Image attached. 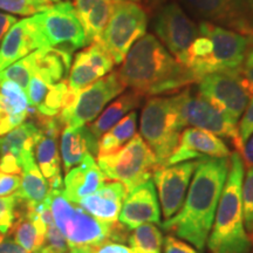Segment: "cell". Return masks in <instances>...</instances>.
<instances>
[{
    "instance_id": "obj_1",
    "label": "cell",
    "mask_w": 253,
    "mask_h": 253,
    "mask_svg": "<svg viewBox=\"0 0 253 253\" xmlns=\"http://www.w3.org/2000/svg\"><path fill=\"white\" fill-rule=\"evenodd\" d=\"M230 170V157L209 158L196 168L182 208L161 224L163 230L203 251L212 227L221 190Z\"/></svg>"
},
{
    "instance_id": "obj_2",
    "label": "cell",
    "mask_w": 253,
    "mask_h": 253,
    "mask_svg": "<svg viewBox=\"0 0 253 253\" xmlns=\"http://www.w3.org/2000/svg\"><path fill=\"white\" fill-rule=\"evenodd\" d=\"M116 72L125 88L143 97L178 94L198 81L191 69L177 61L155 34H145L136 41Z\"/></svg>"
},
{
    "instance_id": "obj_3",
    "label": "cell",
    "mask_w": 253,
    "mask_h": 253,
    "mask_svg": "<svg viewBox=\"0 0 253 253\" xmlns=\"http://www.w3.org/2000/svg\"><path fill=\"white\" fill-rule=\"evenodd\" d=\"M243 179L244 162L238 151H235L230 156V170L208 238L211 253H249L251 250L252 243L243 218Z\"/></svg>"
},
{
    "instance_id": "obj_4",
    "label": "cell",
    "mask_w": 253,
    "mask_h": 253,
    "mask_svg": "<svg viewBox=\"0 0 253 253\" xmlns=\"http://www.w3.org/2000/svg\"><path fill=\"white\" fill-rule=\"evenodd\" d=\"M50 210L55 225L67 240L69 250L96 248L112 240L125 243L128 240L129 230L121 223H104L96 219L81 207L69 202L62 190H49Z\"/></svg>"
},
{
    "instance_id": "obj_5",
    "label": "cell",
    "mask_w": 253,
    "mask_h": 253,
    "mask_svg": "<svg viewBox=\"0 0 253 253\" xmlns=\"http://www.w3.org/2000/svg\"><path fill=\"white\" fill-rule=\"evenodd\" d=\"M182 131L172 96H150L145 101L141 113L140 135L154 151L158 166H163L175 151Z\"/></svg>"
},
{
    "instance_id": "obj_6",
    "label": "cell",
    "mask_w": 253,
    "mask_h": 253,
    "mask_svg": "<svg viewBox=\"0 0 253 253\" xmlns=\"http://www.w3.org/2000/svg\"><path fill=\"white\" fill-rule=\"evenodd\" d=\"M97 166L108 179L120 182L128 194L153 177L158 161L141 135L112 154L97 157Z\"/></svg>"
},
{
    "instance_id": "obj_7",
    "label": "cell",
    "mask_w": 253,
    "mask_h": 253,
    "mask_svg": "<svg viewBox=\"0 0 253 253\" xmlns=\"http://www.w3.org/2000/svg\"><path fill=\"white\" fill-rule=\"evenodd\" d=\"M198 28L199 33L208 37L209 49L204 58L189 66L197 80L211 73L238 71L242 67L251 48L250 38L208 21H202Z\"/></svg>"
},
{
    "instance_id": "obj_8",
    "label": "cell",
    "mask_w": 253,
    "mask_h": 253,
    "mask_svg": "<svg viewBox=\"0 0 253 253\" xmlns=\"http://www.w3.org/2000/svg\"><path fill=\"white\" fill-rule=\"evenodd\" d=\"M30 21L39 40L40 48H56L73 54L87 46L86 36L71 1L58 2L32 15Z\"/></svg>"
},
{
    "instance_id": "obj_9",
    "label": "cell",
    "mask_w": 253,
    "mask_h": 253,
    "mask_svg": "<svg viewBox=\"0 0 253 253\" xmlns=\"http://www.w3.org/2000/svg\"><path fill=\"white\" fill-rule=\"evenodd\" d=\"M173 102L183 129L186 126L203 129L218 137L230 138L236 150H242L237 121L223 113L198 93L194 94L190 87L172 95Z\"/></svg>"
},
{
    "instance_id": "obj_10",
    "label": "cell",
    "mask_w": 253,
    "mask_h": 253,
    "mask_svg": "<svg viewBox=\"0 0 253 253\" xmlns=\"http://www.w3.org/2000/svg\"><path fill=\"white\" fill-rule=\"evenodd\" d=\"M148 20L147 11L138 2H115L112 17L99 41L115 65H120L136 41L145 36Z\"/></svg>"
},
{
    "instance_id": "obj_11",
    "label": "cell",
    "mask_w": 253,
    "mask_h": 253,
    "mask_svg": "<svg viewBox=\"0 0 253 253\" xmlns=\"http://www.w3.org/2000/svg\"><path fill=\"white\" fill-rule=\"evenodd\" d=\"M196 84L197 93L202 97L237 122L253 95L239 69L211 73Z\"/></svg>"
},
{
    "instance_id": "obj_12",
    "label": "cell",
    "mask_w": 253,
    "mask_h": 253,
    "mask_svg": "<svg viewBox=\"0 0 253 253\" xmlns=\"http://www.w3.org/2000/svg\"><path fill=\"white\" fill-rule=\"evenodd\" d=\"M126 88L120 80L118 72H110L80 90L71 106L65 107L56 118L65 126H82L94 121L104 107L119 96Z\"/></svg>"
},
{
    "instance_id": "obj_13",
    "label": "cell",
    "mask_w": 253,
    "mask_h": 253,
    "mask_svg": "<svg viewBox=\"0 0 253 253\" xmlns=\"http://www.w3.org/2000/svg\"><path fill=\"white\" fill-rule=\"evenodd\" d=\"M156 38L177 61L186 66L191 43L199 28L177 2H168L156 12L154 20ZM188 67V66H186Z\"/></svg>"
},
{
    "instance_id": "obj_14",
    "label": "cell",
    "mask_w": 253,
    "mask_h": 253,
    "mask_svg": "<svg viewBox=\"0 0 253 253\" xmlns=\"http://www.w3.org/2000/svg\"><path fill=\"white\" fill-rule=\"evenodd\" d=\"M204 21L253 37V0H183Z\"/></svg>"
},
{
    "instance_id": "obj_15",
    "label": "cell",
    "mask_w": 253,
    "mask_h": 253,
    "mask_svg": "<svg viewBox=\"0 0 253 253\" xmlns=\"http://www.w3.org/2000/svg\"><path fill=\"white\" fill-rule=\"evenodd\" d=\"M199 162V160L188 161L173 166H158L155 169L153 178L166 219L171 218L182 208L190 179Z\"/></svg>"
},
{
    "instance_id": "obj_16",
    "label": "cell",
    "mask_w": 253,
    "mask_h": 253,
    "mask_svg": "<svg viewBox=\"0 0 253 253\" xmlns=\"http://www.w3.org/2000/svg\"><path fill=\"white\" fill-rule=\"evenodd\" d=\"M230 156L229 147L218 136L203 129L188 126L183 129L178 145L163 166H173L190 160L203 161Z\"/></svg>"
},
{
    "instance_id": "obj_17",
    "label": "cell",
    "mask_w": 253,
    "mask_h": 253,
    "mask_svg": "<svg viewBox=\"0 0 253 253\" xmlns=\"http://www.w3.org/2000/svg\"><path fill=\"white\" fill-rule=\"evenodd\" d=\"M114 65L113 58L100 42L90 43L75 55L67 79L69 89L79 93L112 72Z\"/></svg>"
},
{
    "instance_id": "obj_18",
    "label": "cell",
    "mask_w": 253,
    "mask_h": 253,
    "mask_svg": "<svg viewBox=\"0 0 253 253\" xmlns=\"http://www.w3.org/2000/svg\"><path fill=\"white\" fill-rule=\"evenodd\" d=\"M119 220L128 230H134L143 224L161 226L160 202L153 182H145L129 192L123 202Z\"/></svg>"
},
{
    "instance_id": "obj_19",
    "label": "cell",
    "mask_w": 253,
    "mask_h": 253,
    "mask_svg": "<svg viewBox=\"0 0 253 253\" xmlns=\"http://www.w3.org/2000/svg\"><path fill=\"white\" fill-rule=\"evenodd\" d=\"M36 116L37 126L40 129V137L37 142L36 154L34 157L38 161L41 173L47 178V181L54 177L61 176V163H60V155L58 148V137L63 129L60 120L54 118H46V116Z\"/></svg>"
},
{
    "instance_id": "obj_20",
    "label": "cell",
    "mask_w": 253,
    "mask_h": 253,
    "mask_svg": "<svg viewBox=\"0 0 253 253\" xmlns=\"http://www.w3.org/2000/svg\"><path fill=\"white\" fill-rule=\"evenodd\" d=\"M107 179L102 170L95 163L93 155H88L80 164L66 173L63 195L69 202L78 204L82 198L96 192Z\"/></svg>"
},
{
    "instance_id": "obj_21",
    "label": "cell",
    "mask_w": 253,
    "mask_h": 253,
    "mask_svg": "<svg viewBox=\"0 0 253 253\" xmlns=\"http://www.w3.org/2000/svg\"><path fill=\"white\" fill-rule=\"evenodd\" d=\"M126 196V186L113 181L104 183L96 192L82 198L78 204L96 219L104 223H116Z\"/></svg>"
},
{
    "instance_id": "obj_22",
    "label": "cell",
    "mask_w": 253,
    "mask_h": 253,
    "mask_svg": "<svg viewBox=\"0 0 253 253\" xmlns=\"http://www.w3.org/2000/svg\"><path fill=\"white\" fill-rule=\"evenodd\" d=\"M39 48V40L30 18L17 21L0 43V72Z\"/></svg>"
},
{
    "instance_id": "obj_23",
    "label": "cell",
    "mask_w": 253,
    "mask_h": 253,
    "mask_svg": "<svg viewBox=\"0 0 253 253\" xmlns=\"http://www.w3.org/2000/svg\"><path fill=\"white\" fill-rule=\"evenodd\" d=\"M97 140L89 128L82 126H65L60 141V153L63 170L67 173L72 168L80 164L88 155L97 156Z\"/></svg>"
},
{
    "instance_id": "obj_24",
    "label": "cell",
    "mask_w": 253,
    "mask_h": 253,
    "mask_svg": "<svg viewBox=\"0 0 253 253\" xmlns=\"http://www.w3.org/2000/svg\"><path fill=\"white\" fill-rule=\"evenodd\" d=\"M115 2L114 0H73V7L84 28L87 45L100 41Z\"/></svg>"
},
{
    "instance_id": "obj_25",
    "label": "cell",
    "mask_w": 253,
    "mask_h": 253,
    "mask_svg": "<svg viewBox=\"0 0 253 253\" xmlns=\"http://www.w3.org/2000/svg\"><path fill=\"white\" fill-rule=\"evenodd\" d=\"M30 106L25 90L11 81L0 82V136L25 122Z\"/></svg>"
},
{
    "instance_id": "obj_26",
    "label": "cell",
    "mask_w": 253,
    "mask_h": 253,
    "mask_svg": "<svg viewBox=\"0 0 253 253\" xmlns=\"http://www.w3.org/2000/svg\"><path fill=\"white\" fill-rule=\"evenodd\" d=\"M32 72L49 84H59L68 77L72 54L56 48H39L30 54Z\"/></svg>"
},
{
    "instance_id": "obj_27",
    "label": "cell",
    "mask_w": 253,
    "mask_h": 253,
    "mask_svg": "<svg viewBox=\"0 0 253 253\" xmlns=\"http://www.w3.org/2000/svg\"><path fill=\"white\" fill-rule=\"evenodd\" d=\"M20 166L21 181L14 195L30 204L38 205L42 203L48 197L49 185L37 166L34 154L25 157Z\"/></svg>"
},
{
    "instance_id": "obj_28",
    "label": "cell",
    "mask_w": 253,
    "mask_h": 253,
    "mask_svg": "<svg viewBox=\"0 0 253 253\" xmlns=\"http://www.w3.org/2000/svg\"><path fill=\"white\" fill-rule=\"evenodd\" d=\"M143 96L134 90H129L122 94L119 99L110 103L102 113L97 116L94 122L89 123L88 128L95 137L99 140L104 132L109 130L112 126L121 121L126 115L140 107Z\"/></svg>"
},
{
    "instance_id": "obj_29",
    "label": "cell",
    "mask_w": 253,
    "mask_h": 253,
    "mask_svg": "<svg viewBox=\"0 0 253 253\" xmlns=\"http://www.w3.org/2000/svg\"><path fill=\"white\" fill-rule=\"evenodd\" d=\"M40 129L34 121L24 122L4 136H0V155L12 154L19 163L28 155L34 154Z\"/></svg>"
},
{
    "instance_id": "obj_30",
    "label": "cell",
    "mask_w": 253,
    "mask_h": 253,
    "mask_svg": "<svg viewBox=\"0 0 253 253\" xmlns=\"http://www.w3.org/2000/svg\"><path fill=\"white\" fill-rule=\"evenodd\" d=\"M137 128V113L132 110L112 126L97 142V157L119 150L134 137Z\"/></svg>"
},
{
    "instance_id": "obj_31",
    "label": "cell",
    "mask_w": 253,
    "mask_h": 253,
    "mask_svg": "<svg viewBox=\"0 0 253 253\" xmlns=\"http://www.w3.org/2000/svg\"><path fill=\"white\" fill-rule=\"evenodd\" d=\"M132 253H161L163 236L153 224H143L136 227L128 237Z\"/></svg>"
},
{
    "instance_id": "obj_32",
    "label": "cell",
    "mask_w": 253,
    "mask_h": 253,
    "mask_svg": "<svg viewBox=\"0 0 253 253\" xmlns=\"http://www.w3.org/2000/svg\"><path fill=\"white\" fill-rule=\"evenodd\" d=\"M33 75L32 72V65L30 55L25 56L19 61L14 62L13 65L8 66L4 71L0 72V82L1 81H11L20 86L26 93V89L30 84V80Z\"/></svg>"
},
{
    "instance_id": "obj_33",
    "label": "cell",
    "mask_w": 253,
    "mask_h": 253,
    "mask_svg": "<svg viewBox=\"0 0 253 253\" xmlns=\"http://www.w3.org/2000/svg\"><path fill=\"white\" fill-rule=\"evenodd\" d=\"M54 4H49L45 0H0V9L8 13L32 17V15L45 11Z\"/></svg>"
},
{
    "instance_id": "obj_34",
    "label": "cell",
    "mask_w": 253,
    "mask_h": 253,
    "mask_svg": "<svg viewBox=\"0 0 253 253\" xmlns=\"http://www.w3.org/2000/svg\"><path fill=\"white\" fill-rule=\"evenodd\" d=\"M242 204L244 226L250 235H253V167H249L242 185Z\"/></svg>"
},
{
    "instance_id": "obj_35",
    "label": "cell",
    "mask_w": 253,
    "mask_h": 253,
    "mask_svg": "<svg viewBox=\"0 0 253 253\" xmlns=\"http://www.w3.org/2000/svg\"><path fill=\"white\" fill-rule=\"evenodd\" d=\"M69 246L67 240L55 225V221L46 225L45 244L39 253H66L68 252Z\"/></svg>"
},
{
    "instance_id": "obj_36",
    "label": "cell",
    "mask_w": 253,
    "mask_h": 253,
    "mask_svg": "<svg viewBox=\"0 0 253 253\" xmlns=\"http://www.w3.org/2000/svg\"><path fill=\"white\" fill-rule=\"evenodd\" d=\"M19 197L14 194L0 197V233L5 235L11 230L17 217Z\"/></svg>"
},
{
    "instance_id": "obj_37",
    "label": "cell",
    "mask_w": 253,
    "mask_h": 253,
    "mask_svg": "<svg viewBox=\"0 0 253 253\" xmlns=\"http://www.w3.org/2000/svg\"><path fill=\"white\" fill-rule=\"evenodd\" d=\"M238 134L239 140L242 144L244 145L249 137L253 134V95L251 96V100L246 107L245 112L243 113L242 119H240L238 125Z\"/></svg>"
},
{
    "instance_id": "obj_38",
    "label": "cell",
    "mask_w": 253,
    "mask_h": 253,
    "mask_svg": "<svg viewBox=\"0 0 253 253\" xmlns=\"http://www.w3.org/2000/svg\"><path fill=\"white\" fill-rule=\"evenodd\" d=\"M21 177L0 171V197H7L13 195L20 185Z\"/></svg>"
},
{
    "instance_id": "obj_39",
    "label": "cell",
    "mask_w": 253,
    "mask_h": 253,
    "mask_svg": "<svg viewBox=\"0 0 253 253\" xmlns=\"http://www.w3.org/2000/svg\"><path fill=\"white\" fill-rule=\"evenodd\" d=\"M164 253H199L191 248V246L175 238L173 236H167L163 240Z\"/></svg>"
},
{
    "instance_id": "obj_40",
    "label": "cell",
    "mask_w": 253,
    "mask_h": 253,
    "mask_svg": "<svg viewBox=\"0 0 253 253\" xmlns=\"http://www.w3.org/2000/svg\"><path fill=\"white\" fill-rule=\"evenodd\" d=\"M0 171L11 175H20L21 166L18 158L12 154L0 155Z\"/></svg>"
},
{
    "instance_id": "obj_41",
    "label": "cell",
    "mask_w": 253,
    "mask_h": 253,
    "mask_svg": "<svg viewBox=\"0 0 253 253\" xmlns=\"http://www.w3.org/2000/svg\"><path fill=\"white\" fill-rule=\"evenodd\" d=\"M239 72L253 94V47L249 49L244 62H243L242 67L239 68Z\"/></svg>"
},
{
    "instance_id": "obj_42",
    "label": "cell",
    "mask_w": 253,
    "mask_h": 253,
    "mask_svg": "<svg viewBox=\"0 0 253 253\" xmlns=\"http://www.w3.org/2000/svg\"><path fill=\"white\" fill-rule=\"evenodd\" d=\"M93 253H132V250L121 243L107 240L96 248H93Z\"/></svg>"
},
{
    "instance_id": "obj_43",
    "label": "cell",
    "mask_w": 253,
    "mask_h": 253,
    "mask_svg": "<svg viewBox=\"0 0 253 253\" xmlns=\"http://www.w3.org/2000/svg\"><path fill=\"white\" fill-rule=\"evenodd\" d=\"M0 253H30L18 245L13 239L0 233Z\"/></svg>"
},
{
    "instance_id": "obj_44",
    "label": "cell",
    "mask_w": 253,
    "mask_h": 253,
    "mask_svg": "<svg viewBox=\"0 0 253 253\" xmlns=\"http://www.w3.org/2000/svg\"><path fill=\"white\" fill-rule=\"evenodd\" d=\"M17 18L14 15L5 13V12H0V42L4 39L5 34L7 33L9 28L17 23Z\"/></svg>"
},
{
    "instance_id": "obj_45",
    "label": "cell",
    "mask_w": 253,
    "mask_h": 253,
    "mask_svg": "<svg viewBox=\"0 0 253 253\" xmlns=\"http://www.w3.org/2000/svg\"><path fill=\"white\" fill-rule=\"evenodd\" d=\"M239 154L243 158V162L248 166V168L253 167V134L250 136L249 140L243 145Z\"/></svg>"
},
{
    "instance_id": "obj_46",
    "label": "cell",
    "mask_w": 253,
    "mask_h": 253,
    "mask_svg": "<svg viewBox=\"0 0 253 253\" xmlns=\"http://www.w3.org/2000/svg\"><path fill=\"white\" fill-rule=\"evenodd\" d=\"M140 2L148 14H153L168 2H171V0H140Z\"/></svg>"
},
{
    "instance_id": "obj_47",
    "label": "cell",
    "mask_w": 253,
    "mask_h": 253,
    "mask_svg": "<svg viewBox=\"0 0 253 253\" xmlns=\"http://www.w3.org/2000/svg\"><path fill=\"white\" fill-rule=\"evenodd\" d=\"M69 253H93V248H80V249H71Z\"/></svg>"
},
{
    "instance_id": "obj_48",
    "label": "cell",
    "mask_w": 253,
    "mask_h": 253,
    "mask_svg": "<svg viewBox=\"0 0 253 253\" xmlns=\"http://www.w3.org/2000/svg\"><path fill=\"white\" fill-rule=\"evenodd\" d=\"M45 1L49 2V4H58V2H60V0H45Z\"/></svg>"
},
{
    "instance_id": "obj_49",
    "label": "cell",
    "mask_w": 253,
    "mask_h": 253,
    "mask_svg": "<svg viewBox=\"0 0 253 253\" xmlns=\"http://www.w3.org/2000/svg\"><path fill=\"white\" fill-rule=\"evenodd\" d=\"M114 1H135V2H140V0H114Z\"/></svg>"
},
{
    "instance_id": "obj_50",
    "label": "cell",
    "mask_w": 253,
    "mask_h": 253,
    "mask_svg": "<svg viewBox=\"0 0 253 253\" xmlns=\"http://www.w3.org/2000/svg\"><path fill=\"white\" fill-rule=\"evenodd\" d=\"M250 43H251V47H253V37L250 38Z\"/></svg>"
},
{
    "instance_id": "obj_51",
    "label": "cell",
    "mask_w": 253,
    "mask_h": 253,
    "mask_svg": "<svg viewBox=\"0 0 253 253\" xmlns=\"http://www.w3.org/2000/svg\"><path fill=\"white\" fill-rule=\"evenodd\" d=\"M252 239H253V235H252Z\"/></svg>"
}]
</instances>
